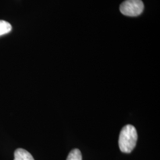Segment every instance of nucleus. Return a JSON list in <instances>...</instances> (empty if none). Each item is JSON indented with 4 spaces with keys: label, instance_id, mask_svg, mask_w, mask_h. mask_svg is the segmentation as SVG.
I'll return each mask as SVG.
<instances>
[{
    "label": "nucleus",
    "instance_id": "f257e3e1",
    "mask_svg": "<svg viewBox=\"0 0 160 160\" xmlns=\"http://www.w3.org/2000/svg\"><path fill=\"white\" fill-rule=\"evenodd\" d=\"M137 139L136 128L131 125L124 126L120 131L119 138L120 151L124 153H131L137 145Z\"/></svg>",
    "mask_w": 160,
    "mask_h": 160
},
{
    "label": "nucleus",
    "instance_id": "7ed1b4c3",
    "mask_svg": "<svg viewBox=\"0 0 160 160\" xmlns=\"http://www.w3.org/2000/svg\"><path fill=\"white\" fill-rule=\"evenodd\" d=\"M14 160H34L33 156L26 150L18 148L14 152Z\"/></svg>",
    "mask_w": 160,
    "mask_h": 160
},
{
    "label": "nucleus",
    "instance_id": "20e7f679",
    "mask_svg": "<svg viewBox=\"0 0 160 160\" xmlns=\"http://www.w3.org/2000/svg\"><path fill=\"white\" fill-rule=\"evenodd\" d=\"M12 25L4 20H0V36L7 34L12 30Z\"/></svg>",
    "mask_w": 160,
    "mask_h": 160
},
{
    "label": "nucleus",
    "instance_id": "39448f33",
    "mask_svg": "<svg viewBox=\"0 0 160 160\" xmlns=\"http://www.w3.org/2000/svg\"><path fill=\"white\" fill-rule=\"evenodd\" d=\"M67 160H82V155L81 151L78 149H74L72 150L67 157Z\"/></svg>",
    "mask_w": 160,
    "mask_h": 160
},
{
    "label": "nucleus",
    "instance_id": "f03ea898",
    "mask_svg": "<svg viewBox=\"0 0 160 160\" xmlns=\"http://www.w3.org/2000/svg\"><path fill=\"white\" fill-rule=\"evenodd\" d=\"M144 5L141 0H126L120 6V11L123 15L136 17L143 12Z\"/></svg>",
    "mask_w": 160,
    "mask_h": 160
}]
</instances>
